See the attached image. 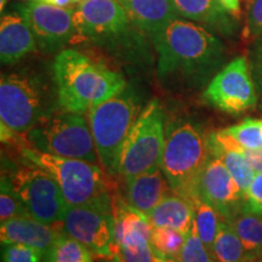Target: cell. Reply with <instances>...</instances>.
Segmentation results:
<instances>
[{
	"label": "cell",
	"mask_w": 262,
	"mask_h": 262,
	"mask_svg": "<svg viewBox=\"0 0 262 262\" xmlns=\"http://www.w3.org/2000/svg\"><path fill=\"white\" fill-rule=\"evenodd\" d=\"M158 52L160 78H181L202 86L221 67L225 49L206 28L183 19H173L152 37Z\"/></svg>",
	"instance_id": "1"
},
{
	"label": "cell",
	"mask_w": 262,
	"mask_h": 262,
	"mask_svg": "<svg viewBox=\"0 0 262 262\" xmlns=\"http://www.w3.org/2000/svg\"><path fill=\"white\" fill-rule=\"evenodd\" d=\"M57 102L64 112L85 113L125 89L122 75L84 54L66 49L54 62Z\"/></svg>",
	"instance_id": "2"
},
{
	"label": "cell",
	"mask_w": 262,
	"mask_h": 262,
	"mask_svg": "<svg viewBox=\"0 0 262 262\" xmlns=\"http://www.w3.org/2000/svg\"><path fill=\"white\" fill-rule=\"evenodd\" d=\"M210 152L208 139L191 120H176L165 133L162 170L171 191L191 202L198 201L196 186Z\"/></svg>",
	"instance_id": "3"
},
{
	"label": "cell",
	"mask_w": 262,
	"mask_h": 262,
	"mask_svg": "<svg viewBox=\"0 0 262 262\" xmlns=\"http://www.w3.org/2000/svg\"><path fill=\"white\" fill-rule=\"evenodd\" d=\"M140 113L136 95L126 88L89 111L98 159L110 178L118 176L124 142Z\"/></svg>",
	"instance_id": "4"
},
{
	"label": "cell",
	"mask_w": 262,
	"mask_h": 262,
	"mask_svg": "<svg viewBox=\"0 0 262 262\" xmlns=\"http://www.w3.org/2000/svg\"><path fill=\"white\" fill-rule=\"evenodd\" d=\"M54 100L37 74H3L0 80V123L15 133L29 130L54 114Z\"/></svg>",
	"instance_id": "5"
},
{
	"label": "cell",
	"mask_w": 262,
	"mask_h": 262,
	"mask_svg": "<svg viewBox=\"0 0 262 262\" xmlns=\"http://www.w3.org/2000/svg\"><path fill=\"white\" fill-rule=\"evenodd\" d=\"M19 150L25 160L37 164L54 176L68 206L84 205L112 198L107 173L100 169L98 164L40 152L31 148L27 143L19 147Z\"/></svg>",
	"instance_id": "6"
},
{
	"label": "cell",
	"mask_w": 262,
	"mask_h": 262,
	"mask_svg": "<svg viewBox=\"0 0 262 262\" xmlns=\"http://www.w3.org/2000/svg\"><path fill=\"white\" fill-rule=\"evenodd\" d=\"M31 148L62 158L80 159L98 164L90 123L81 113L52 114L26 134Z\"/></svg>",
	"instance_id": "7"
},
{
	"label": "cell",
	"mask_w": 262,
	"mask_h": 262,
	"mask_svg": "<svg viewBox=\"0 0 262 262\" xmlns=\"http://www.w3.org/2000/svg\"><path fill=\"white\" fill-rule=\"evenodd\" d=\"M165 117L158 101L141 111L124 142L118 176L129 180L162 166L165 149Z\"/></svg>",
	"instance_id": "8"
},
{
	"label": "cell",
	"mask_w": 262,
	"mask_h": 262,
	"mask_svg": "<svg viewBox=\"0 0 262 262\" xmlns=\"http://www.w3.org/2000/svg\"><path fill=\"white\" fill-rule=\"evenodd\" d=\"M61 229L85 245L94 256L118 262L112 198L67 206Z\"/></svg>",
	"instance_id": "9"
},
{
	"label": "cell",
	"mask_w": 262,
	"mask_h": 262,
	"mask_svg": "<svg viewBox=\"0 0 262 262\" xmlns=\"http://www.w3.org/2000/svg\"><path fill=\"white\" fill-rule=\"evenodd\" d=\"M25 162L8 172L19 199L32 217L50 226H61L68 205L57 181L37 164Z\"/></svg>",
	"instance_id": "10"
},
{
	"label": "cell",
	"mask_w": 262,
	"mask_h": 262,
	"mask_svg": "<svg viewBox=\"0 0 262 262\" xmlns=\"http://www.w3.org/2000/svg\"><path fill=\"white\" fill-rule=\"evenodd\" d=\"M203 97L212 107L229 114H241L253 108L257 95L247 58H234L215 74Z\"/></svg>",
	"instance_id": "11"
},
{
	"label": "cell",
	"mask_w": 262,
	"mask_h": 262,
	"mask_svg": "<svg viewBox=\"0 0 262 262\" xmlns=\"http://www.w3.org/2000/svg\"><path fill=\"white\" fill-rule=\"evenodd\" d=\"M196 196L198 201L211 205L227 222L245 211V192L222 160L212 155L209 156L199 176Z\"/></svg>",
	"instance_id": "12"
},
{
	"label": "cell",
	"mask_w": 262,
	"mask_h": 262,
	"mask_svg": "<svg viewBox=\"0 0 262 262\" xmlns=\"http://www.w3.org/2000/svg\"><path fill=\"white\" fill-rule=\"evenodd\" d=\"M74 10L47 4L41 0L29 2L22 10L39 48L42 51H57L77 38L73 22Z\"/></svg>",
	"instance_id": "13"
},
{
	"label": "cell",
	"mask_w": 262,
	"mask_h": 262,
	"mask_svg": "<svg viewBox=\"0 0 262 262\" xmlns=\"http://www.w3.org/2000/svg\"><path fill=\"white\" fill-rule=\"evenodd\" d=\"M77 37L101 39L122 34L130 18L120 0H83L74 10Z\"/></svg>",
	"instance_id": "14"
},
{
	"label": "cell",
	"mask_w": 262,
	"mask_h": 262,
	"mask_svg": "<svg viewBox=\"0 0 262 262\" xmlns=\"http://www.w3.org/2000/svg\"><path fill=\"white\" fill-rule=\"evenodd\" d=\"M61 232V228L44 224L32 216H18L2 221L0 239L2 244H24L37 249L45 258Z\"/></svg>",
	"instance_id": "15"
},
{
	"label": "cell",
	"mask_w": 262,
	"mask_h": 262,
	"mask_svg": "<svg viewBox=\"0 0 262 262\" xmlns=\"http://www.w3.org/2000/svg\"><path fill=\"white\" fill-rule=\"evenodd\" d=\"M37 39L24 15L6 14L0 24V58L3 64H14L37 48Z\"/></svg>",
	"instance_id": "16"
},
{
	"label": "cell",
	"mask_w": 262,
	"mask_h": 262,
	"mask_svg": "<svg viewBox=\"0 0 262 262\" xmlns=\"http://www.w3.org/2000/svg\"><path fill=\"white\" fill-rule=\"evenodd\" d=\"M125 182L126 202L147 216L171 191L162 166L125 180Z\"/></svg>",
	"instance_id": "17"
},
{
	"label": "cell",
	"mask_w": 262,
	"mask_h": 262,
	"mask_svg": "<svg viewBox=\"0 0 262 262\" xmlns=\"http://www.w3.org/2000/svg\"><path fill=\"white\" fill-rule=\"evenodd\" d=\"M129 18L137 27L150 35L163 31L173 19L179 18V11L173 0H120Z\"/></svg>",
	"instance_id": "18"
},
{
	"label": "cell",
	"mask_w": 262,
	"mask_h": 262,
	"mask_svg": "<svg viewBox=\"0 0 262 262\" xmlns=\"http://www.w3.org/2000/svg\"><path fill=\"white\" fill-rule=\"evenodd\" d=\"M173 3L183 17L222 35L233 34L234 22L219 0H173Z\"/></svg>",
	"instance_id": "19"
},
{
	"label": "cell",
	"mask_w": 262,
	"mask_h": 262,
	"mask_svg": "<svg viewBox=\"0 0 262 262\" xmlns=\"http://www.w3.org/2000/svg\"><path fill=\"white\" fill-rule=\"evenodd\" d=\"M194 214L191 202L170 191L150 211L148 219L153 227H169L187 234L194 224Z\"/></svg>",
	"instance_id": "20"
},
{
	"label": "cell",
	"mask_w": 262,
	"mask_h": 262,
	"mask_svg": "<svg viewBox=\"0 0 262 262\" xmlns=\"http://www.w3.org/2000/svg\"><path fill=\"white\" fill-rule=\"evenodd\" d=\"M251 260L262 256V215L242 211L228 221Z\"/></svg>",
	"instance_id": "21"
},
{
	"label": "cell",
	"mask_w": 262,
	"mask_h": 262,
	"mask_svg": "<svg viewBox=\"0 0 262 262\" xmlns=\"http://www.w3.org/2000/svg\"><path fill=\"white\" fill-rule=\"evenodd\" d=\"M211 256L215 262H250L251 258L245 250L234 229L227 221L221 219L220 228L216 235Z\"/></svg>",
	"instance_id": "22"
},
{
	"label": "cell",
	"mask_w": 262,
	"mask_h": 262,
	"mask_svg": "<svg viewBox=\"0 0 262 262\" xmlns=\"http://www.w3.org/2000/svg\"><path fill=\"white\" fill-rule=\"evenodd\" d=\"M208 146L210 155L221 159L228 171L231 172V175L233 176V179L237 181L239 187L243 189L244 192L247 191L255 179V170L251 168V165L249 164L243 153L222 148V147L210 142L209 140Z\"/></svg>",
	"instance_id": "23"
},
{
	"label": "cell",
	"mask_w": 262,
	"mask_h": 262,
	"mask_svg": "<svg viewBox=\"0 0 262 262\" xmlns=\"http://www.w3.org/2000/svg\"><path fill=\"white\" fill-rule=\"evenodd\" d=\"M45 262H94V254L77 239L61 232L45 255Z\"/></svg>",
	"instance_id": "24"
},
{
	"label": "cell",
	"mask_w": 262,
	"mask_h": 262,
	"mask_svg": "<svg viewBox=\"0 0 262 262\" xmlns=\"http://www.w3.org/2000/svg\"><path fill=\"white\" fill-rule=\"evenodd\" d=\"M194 209V226L196 233L211 254V249L214 247L222 217L211 205L206 204L203 201H196Z\"/></svg>",
	"instance_id": "25"
},
{
	"label": "cell",
	"mask_w": 262,
	"mask_h": 262,
	"mask_svg": "<svg viewBox=\"0 0 262 262\" xmlns=\"http://www.w3.org/2000/svg\"><path fill=\"white\" fill-rule=\"evenodd\" d=\"M186 241V234L169 227H153L150 247L155 256L178 257Z\"/></svg>",
	"instance_id": "26"
},
{
	"label": "cell",
	"mask_w": 262,
	"mask_h": 262,
	"mask_svg": "<svg viewBox=\"0 0 262 262\" xmlns=\"http://www.w3.org/2000/svg\"><path fill=\"white\" fill-rule=\"evenodd\" d=\"M18 216H31L15 191L8 172H2L0 180V220L6 221Z\"/></svg>",
	"instance_id": "27"
},
{
	"label": "cell",
	"mask_w": 262,
	"mask_h": 262,
	"mask_svg": "<svg viewBox=\"0 0 262 262\" xmlns=\"http://www.w3.org/2000/svg\"><path fill=\"white\" fill-rule=\"evenodd\" d=\"M232 137L245 149L262 148V120L249 119L226 129Z\"/></svg>",
	"instance_id": "28"
},
{
	"label": "cell",
	"mask_w": 262,
	"mask_h": 262,
	"mask_svg": "<svg viewBox=\"0 0 262 262\" xmlns=\"http://www.w3.org/2000/svg\"><path fill=\"white\" fill-rule=\"evenodd\" d=\"M179 258L182 262H215L210 251L206 249L196 233L194 224L188 233L186 234L185 244H183Z\"/></svg>",
	"instance_id": "29"
},
{
	"label": "cell",
	"mask_w": 262,
	"mask_h": 262,
	"mask_svg": "<svg viewBox=\"0 0 262 262\" xmlns=\"http://www.w3.org/2000/svg\"><path fill=\"white\" fill-rule=\"evenodd\" d=\"M2 258L3 262H45L42 253L24 244H3Z\"/></svg>",
	"instance_id": "30"
},
{
	"label": "cell",
	"mask_w": 262,
	"mask_h": 262,
	"mask_svg": "<svg viewBox=\"0 0 262 262\" xmlns=\"http://www.w3.org/2000/svg\"><path fill=\"white\" fill-rule=\"evenodd\" d=\"M262 35V0H248L244 37L256 40Z\"/></svg>",
	"instance_id": "31"
},
{
	"label": "cell",
	"mask_w": 262,
	"mask_h": 262,
	"mask_svg": "<svg viewBox=\"0 0 262 262\" xmlns=\"http://www.w3.org/2000/svg\"><path fill=\"white\" fill-rule=\"evenodd\" d=\"M245 211L262 215V173H257L245 191Z\"/></svg>",
	"instance_id": "32"
},
{
	"label": "cell",
	"mask_w": 262,
	"mask_h": 262,
	"mask_svg": "<svg viewBox=\"0 0 262 262\" xmlns=\"http://www.w3.org/2000/svg\"><path fill=\"white\" fill-rule=\"evenodd\" d=\"M250 71L262 104V35L255 40L251 49Z\"/></svg>",
	"instance_id": "33"
},
{
	"label": "cell",
	"mask_w": 262,
	"mask_h": 262,
	"mask_svg": "<svg viewBox=\"0 0 262 262\" xmlns=\"http://www.w3.org/2000/svg\"><path fill=\"white\" fill-rule=\"evenodd\" d=\"M243 155L255 172L262 173V148L260 149H243Z\"/></svg>",
	"instance_id": "34"
},
{
	"label": "cell",
	"mask_w": 262,
	"mask_h": 262,
	"mask_svg": "<svg viewBox=\"0 0 262 262\" xmlns=\"http://www.w3.org/2000/svg\"><path fill=\"white\" fill-rule=\"evenodd\" d=\"M219 2L229 14L235 16V17L241 12V0H219Z\"/></svg>",
	"instance_id": "35"
},
{
	"label": "cell",
	"mask_w": 262,
	"mask_h": 262,
	"mask_svg": "<svg viewBox=\"0 0 262 262\" xmlns=\"http://www.w3.org/2000/svg\"><path fill=\"white\" fill-rule=\"evenodd\" d=\"M156 262H182L178 257H166V256H155Z\"/></svg>",
	"instance_id": "36"
},
{
	"label": "cell",
	"mask_w": 262,
	"mask_h": 262,
	"mask_svg": "<svg viewBox=\"0 0 262 262\" xmlns=\"http://www.w3.org/2000/svg\"><path fill=\"white\" fill-rule=\"evenodd\" d=\"M41 2L47 3V4H51V5L56 4V0H41Z\"/></svg>",
	"instance_id": "37"
},
{
	"label": "cell",
	"mask_w": 262,
	"mask_h": 262,
	"mask_svg": "<svg viewBox=\"0 0 262 262\" xmlns=\"http://www.w3.org/2000/svg\"><path fill=\"white\" fill-rule=\"evenodd\" d=\"M250 262H262V256H258L256 258H254V260H251Z\"/></svg>",
	"instance_id": "38"
},
{
	"label": "cell",
	"mask_w": 262,
	"mask_h": 262,
	"mask_svg": "<svg viewBox=\"0 0 262 262\" xmlns=\"http://www.w3.org/2000/svg\"><path fill=\"white\" fill-rule=\"evenodd\" d=\"M72 2H73V3H81L83 0H72Z\"/></svg>",
	"instance_id": "39"
},
{
	"label": "cell",
	"mask_w": 262,
	"mask_h": 262,
	"mask_svg": "<svg viewBox=\"0 0 262 262\" xmlns=\"http://www.w3.org/2000/svg\"><path fill=\"white\" fill-rule=\"evenodd\" d=\"M28 2H35V0H28Z\"/></svg>",
	"instance_id": "40"
}]
</instances>
